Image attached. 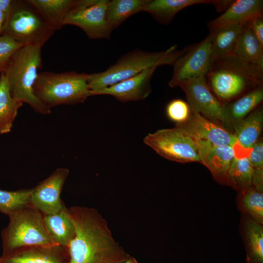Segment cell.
<instances>
[{"label":"cell","mask_w":263,"mask_h":263,"mask_svg":"<svg viewBox=\"0 0 263 263\" xmlns=\"http://www.w3.org/2000/svg\"><path fill=\"white\" fill-rule=\"evenodd\" d=\"M185 92L190 108L219 124L232 128L224 103L210 89L206 77L195 78L179 86Z\"/></svg>","instance_id":"11"},{"label":"cell","mask_w":263,"mask_h":263,"mask_svg":"<svg viewBox=\"0 0 263 263\" xmlns=\"http://www.w3.org/2000/svg\"><path fill=\"white\" fill-rule=\"evenodd\" d=\"M214 0H147L143 11L158 22L167 25L175 15L186 7L198 4H213Z\"/></svg>","instance_id":"20"},{"label":"cell","mask_w":263,"mask_h":263,"mask_svg":"<svg viewBox=\"0 0 263 263\" xmlns=\"http://www.w3.org/2000/svg\"><path fill=\"white\" fill-rule=\"evenodd\" d=\"M263 100V84H261L239 96L232 103H224L232 125L234 122L246 117Z\"/></svg>","instance_id":"27"},{"label":"cell","mask_w":263,"mask_h":263,"mask_svg":"<svg viewBox=\"0 0 263 263\" xmlns=\"http://www.w3.org/2000/svg\"><path fill=\"white\" fill-rule=\"evenodd\" d=\"M182 52L173 45L160 52H149L136 49L128 53L105 71L90 74L88 84L90 93L111 86L150 68L173 65Z\"/></svg>","instance_id":"4"},{"label":"cell","mask_w":263,"mask_h":263,"mask_svg":"<svg viewBox=\"0 0 263 263\" xmlns=\"http://www.w3.org/2000/svg\"><path fill=\"white\" fill-rule=\"evenodd\" d=\"M43 220L46 230L54 242L67 246L75 233L69 209L64 205L57 212L43 215Z\"/></svg>","instance_id":"19"},{"label":"cell","mask_w":263,"mask_h":263,"mask_svg":"<svg viewBox=\"0 0 263 263\" xmlns=\"http://www.w3.org/2000/svg\"><path fill=\"white\" fill-rule=\"evenodd\" d=\"M233 53L251 64L263 68V48L247 23L243 25Z\"/></svg>","instance_id":"24"},{"label":"cell","mask_w":263,"mask_h":263,"mask_svg":"<svg viewBox=\"0 0 263 263\" xmlns=\"http://www.w3.org/2000/svg\"><path fill=\"white\" fill-rule=\"evenodd\" d=\"M32 189L33 188L8 191L0 189V212L8 216L30 204Z\"/></svg>","instance_id":"30"},{"label":"cell","mask_w":263,"mask_h":263,"mask_svg":"<svg viewBox=\"0 0 263 263\" xmlns=\"http://www.w3.org/2000/svg\"><path fill=\"white\" fill-rule=\"evenodd\" d=\"M13 0H0V11L4 13L7 17L12 8Z\"/></svg>","instance_id":"35"},{"label":"cell","mask_w":263,"mask_h":263,"mask_svg":"<svg viewBox=\"0 0 263 263\" xmlns=\"http://www.w3.org/2000/svg\"><path fill=\"white\" fill-rule=\"evenodd\" d=\"M253 170L248 157H234L227 173L228 186L238 192L252 186Z\"/></svg>","instance_id":"29"},{"label":"cell","mask_w":263,"mask_h":263,"mask_svg":"<svg viewBox=\"0 0 263 263\" xmlns=\"http://www.w3.org/2000/svg\"><path fill=\"white\" fill-rule=\"evenodd\" d=\"M7 18V16L4 13L0 11V36L3 33Z\"/></svg>","instance_id":"37"},{"label":"cell","mask_w":263,"mask_h":263,"mask_svg":"<svg viewBox=\"0 0 263 263\" xmlns=\"http://www.w3.org/2000/svg\"><path fill=\"white\" fill-rule=\"evenodd\" d=\"M90 74L71 71L38 74L33 86L35 96L51 109L59 105L82 103L90 96Z\"/></svg>","instance_id":"5"},{"label":"cell","mask_w":263,"mask_h":263,"mask_svg":"<svg viewBox=\"0 0 263 263\" xmlns=\"http://www.w3.org/2000/svg\"><path fill=\"white\" fill-rule=\"evenodd\" d=\"M69 173L68 169L58 168L33 188L31 204L43 215L55 214L64 206L60 194Z\"/></svg>","instance_id":"12"},{"label":"cell","mask_w":263,"mask_h":263,"mask_svg":"<svg viewBox=\"0 0 263 263\" xmlns=\"http://www.w3.org/2000/svg\"><path fill=\"white\" fill-rule=\"evenodd\" d=\"M23 46L8 36H0V73L5 72L12 56Z\"/></svg>","instance_id":"32"},{"label":"cell","mask_w":263,"mask_h":263,"mask_svg":"<svg viewBox=\"0 0 263 263\" xmlns=\"http://www.w3.org/2000/svg\"><path fill=\"white\" fill-rule=\"evenodd\" d=\"M146 1L147 0H109L106 17L111 31L131 16L143 11Z\"/></svg>","instance_id":"25"},{"label":"cell","mask_w":263,"mask_h":263,"mask_svg":"<svg viewBox=\"0 0 263 263\" xmlns=\"http://www.w3.org/2000/svg\"><path fill=\"white\" fill-rule=\"evenodd\" d=\"M247 23L260 46L263 48V16L257 17Z\"/></svg>","instance_id":"34"},{"label":"cell","mask_w":263,"mask_h":263,"mask_svg":"<svg viewBox=\"0 0 263 263\" xmlns=\"http://www.w3.org/2000/svg\"><path fill=\"white\" fill-rule=\"evenodd\" d=\"M120 263H137L136 261L135 260V259H134L133 258L130 257L127 260Z\"/></svg>","instance_id":"38"},{"label":"cell","mask_w":263,"mask_h":263,"mask_svg":"<svg viewBox=\"0 0 263 263\" xmlns=\"http://www.w3.org/2000/svg\"><path fill=\"white\" fill-rule=\"evenodd\" d=\"M206 78L216 97L227 102L263 84V68L231 53L215 59Z\"/></svg>","instance_id":"2"},{"label":"cell","mask_w":263,"mask_h":263,"mask_svg":"<svg viewBox=\"0 0 263 263\" xmlns=\"http://www.w3.org/2000/svg\"><path fill=\"white\" fill-rule=\"evenodd\" d=\"M232 0H214L213 4L218 12H224L230 4Z\"/></svg>","instance_id":"36"},{"label":"cell","mask_w":263,"mask_h":263,"mask_svg":"<svg viewBox=\"0 0 263 263\" xmlns=\"http://www.w3.org/2000/svg\"><path fill=\"white\" fill-rule=\"evenodd\" d=\"M23 103L14 99L4 73L0 75V133L10 132L18 110Z\"/></svg>","instance_id":"26"},{"label":"cell","mask_w":263,"mask_h":263,"mask_svg":"<svg viewBox=\"0 0 263 263\" xmlns=\"http://www.w3.org/2000/svg\"><path fill=\"white\" fill-rule=\"evenodd\" d=\"M190 111L188 104L180 99H175L170 101L166 109L167 116L175 124L186 121L189 116Z\"/></svg>","instance_id":"33"},{"label":"cell","mask_w":263,"mask_h":263,"mask_svg":"<svg viewBox=\"0 0 263 263\" xmlns=\"http://www.w3.org/2000/svg\"><path fill=\"white\" fill-rule=\"evenodd\" d=\"M175 126L184 130L195 139L207 141L215 145L233 147L237 142L234 134L191 108L187 120L175 124Z\"/></svg>","instance_id":"13"},{"label":"cell","mask_w":263,"mask_h":263,"mask_svg":"<svg viewBox=\"0 0 263 263\" xmlns=\"http://www.w3.org/2000/svg\"><path fill=\"white\" fill-rule=\"evenodd\" d=\"M41 15L55 31L60 29L75 0H26Z\"/></svg>","instance_id":"21"},{"label":"cell","mask_w":263,"mask_h":263,"mask_svg":"<svg viewBox=\"0 0 263 263\" xmlns=\"http://www.w3.org/2000/svg\"><path fill=\"white\" fill-rule=\"evenodd\" d=\"M263 16V0H232L223 13L209 21V29L230 24L244 25L254 18Z\"/></svg>","instance_id":"17"},{"label":"cell","mask_w":263,"mask_h":263,"mask_svg":"<svg viewBox=\"0 0 263 263\" xmlns=\"http://www.w3.org/2000/svg\"><path fill=\"white\" fill-rule=\"evenodd\" d=\"M41 65V48L25 45L12 56L4 73L14 99L28 104L37 113L48 114L51 113V109L41 102L33 92L38 70Z\"/></svg>","instance_id":"3"},{"label":"cell","mask_w":263,"mask_h":263,"mask_svg":"<svg viewBox=\"0 0 263 263\" xmlns=\"http://www.w3.org/2000/svg\"><path fill=\"white\" fill-rule=\"evenodd\" d=\"M69 209L75 229L67 246L69 263H120L130 257L114 240L96 210L80 206Z\"/></svg>","instance_id":"1"},{"label":"cell","mask_w":263,"mask_h":263,"mask_svg":"<svg viewBox=\"0 0 263 263\" xmlns=\"http://www.w3.org/2000/svg\"><path fill=\"white\" fill-rule=\"evenodd\" d=\"M109 0H76L68 14L65 25L82 29L91 39H108L112 32L106 17Z\"/></svg>","instance_id":"10"},{"label":"cell","mask_w":263,"mask_h":263,"mask_svg":"<svg viewBox=\"0 0 263 263\" xmlns=\"http://www.w3.org/2000/svg\"><path fill=\"white\" fill-rule=\"evenodd\" d=\"M8 216V224L1 232L2 254L24 247L56 244L46 230L43 214L31 203Z\"/></svg>","instance_id":"6"},{"label":"cell","mask_w":263,"mask_h":263,"mask_svg":"<svg viewBox=\"0 0 263 263\" xmlns=\"http://www.w3.org/2000/svg\"><path fill=\"white\" fill-rule=\"evenodd\" d=\"M68 247L57 244L22 247L0 256V263H69Z\"/></svg>","instance_id":"15"},{"label":"cell","mask_w":263,"mask_h":263,"mask_svg":"<svg viewBox=\"0 0 263 263\" xmlns=\"http://www.w3.org/2000/svg\"><path fill=\"white\" fill-rule=\"evenodd\" d=\"M244 25L230 24L209 29L212 62L233 53Z\"/></svg>","instance_id":"23"},{"label":"cell","mask_w":263,"mask_h":263,"mask_svg":"<svg viewBox=\"0 0 263 263\" xmlns=\"http://www.w3.org/2000/svg\"><path fill=\"white\" fill-rule=\"evenodd\" d=\"M211 41L209 34L201 41L182 50L173 66L170 87L178 86L191 79L206 77L212 63Z\"/></svg>","instance_id":"9"},{"label":"cell","mask_w":263,"mask_h":263,"mask_svg":"<svg viewBox=\"0 0 263 263\" xmlns=\"http://www.w3.org/2000/svg\"><path fill=\"white\" fill-rule=\"evenodd\" d=\"M54 32L26 0H14L1 35L8 36L23 46L41 48Z\"/></svg>","instance_id":"7"},{"label":"cell","mask_w":263,"mask_h":263,"mask_svg":"<svg viewBox=\"0 0 263 263\" xmlns=\"http://www.w3.org/2000/svg\"><path fill=\"white\" fill-rule=\"evenodd\" d=\"M156 68L147 69L111 86L91 92L90 96L110 95L123 102L143 100L151 92V78Z\"/></svg>","instance_id":"14"},{"label":"cell","mask_w":263,"mask_h":263,"mask_svg":"<svg viewBox=\"0 0 263 263\" xmlns=\"http://www.w3.org/2000/svg\"><path fill=\"white\" fill-rule=\"evenodd\" d=\"M236 205L241 214L263 225V192L253 186L241 190L238 192Z\"/></svg>","instance_id":"28"},{"label":"cell","mask_w":263,"mask_h":263,"mask_svg":"<svg viewBox=\"0 0 263 263\" xmlns=\"http://www.w3.org/2000/svg\"><path fill=\"white\" fill-rule=\"evenodd\" d=\"M239 231L244 245L246 263H263V225L241 214Z\"/></svg>","instance_id":"18"},{"label":"cell","mask_w":263,"mask_h":263,"mask_svg":"<svg viewBox=\"0 0 263 263\" xmlns=\"http://www.w3.org/2000/svg\"><path fill=\"white\" fill-rule=\"evenodd\" d=\"M143 142L158 155L169 160L180 163L200 162L195 140L176 126L149 133L144 138Z\"/></svg>","instance_id":"8"},{"label":"cell","mask_w":263,"mask_h":263,"mask_svg":"<svg viewBox=\"0 0 263 263\" xmlns=\"http://www.w3.org/2000/svg\"><path fill=\"white\" fill-rule=\"evenodd\" d=\"M197 145L200 162L211 172L219 183L228 185L227 173L234 157V151L229 146H218L208 142L195 139Z\"/></svg>","instance_id":"16"},{"label":"cell","mask_w":263,"mask_h":263,"mask_svg":"<svg viewBox=\"0 0 263 263\" xmlns=\"http://www.w3.org/2000/svg\"><path fill=\"white\" fill-rule=\"evenodd\" d=\"M234 135L237 142L244 149H250L257 141L263 127L262 107L248 116L232 123Z\"/></svg>","instance_id":"22"},{"label":"cell","mask_w":263,"mask_h":263,"mask_svg":"<svg viewBox=\"0 0 263 263\" xmlns=\"http://www.w3.org/2000/svg\"><path fill=\"white\" fill-rule=\"evenodd\" d=\"M253 170L252 186L263 192V143L257 141L248 156Z\"/></svg>","instance_id":"31"}]
</instances>
